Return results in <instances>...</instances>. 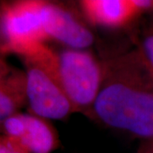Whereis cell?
Here are the masks:
<instances>
[{
  "label": "cell",
  "mask_w": 153,
  "mask_h": 153,
  "mask_svg": "<svg viewBox=\"0 0 153 153\" xmlns=\"http://www.w3.org/2000/svg\"><path fill=\"white\" fill-rule=\"evenodd\" d=\"M105 125L153 141V73L140 52L111 61L93 105Z\"/></svg>",
  "instance_id": "cell-1"
},
{
  "label": "cell",
  "mask_w": 153,
  "mask_h": 153,
  "mask_svg": "<svg viewBox=\"0 0 153 153\" xmlns=\"http://www.w3.org/2000/svg\"><path fill=\"white\" fill-rule=\"evenodd\" d=\"M36 61L60 84L75 111L93 106L103 72L91 54L76 49L55 54L45 48L38 54Z\"/></svg>",
  "instance_id": "cell-2"
},
{
  "label": "cell",
  "mask_w": 153,
  "mask_h": 153,
  "mask_svg": "<svg viewBox=\"0 0 153 153\" xmlns=\"http://www.w3.org/2000/svg\"><path fill=\"white\" fill-rule=\"evenodd\" d=\"M43 5L44 2L28 1L6 9L3 27L11 49L29 56L44 46L48 37L44 28Z\"/></svg>",
  "instance_id": "cell-3"
},
{
  "label": "cell",
  "mask_w": 153,
  "mask_h": 153,
  "mask_svg": "<svg viewBox=\"0 0 153 153\" xmlns=\"http://www.w3.org/2000/svg\"><path fill=\"white\" fill-rule=\"evenodd\" d=\"M27 76L26 92L30 106L41 117L62 120L75 108L62 88L41 65L33 61Z\"/></svg>",
  "instance_id": "cell-4"
},
{
  "label": "cell",
  "mask_w": 153,
  "mask_h": 153,
  "mask_svg": "<svg viewBox=\"0 0 153 153\" xmlns=\"http://www.w3.org/2000/svg\"><path fill=\"white\" fill-rule=\"evenodd\" d=\"M10 139L26 152L49 153L56 146L55 134L47 123L29 115L11 116L4 121Z\"/></svg>",
  "instance_id": "cell-5"
},
{
  "label": "cell",
  "mask_w": 153,
  "mask_h": 153,
  "mask_svg": "<svg viewBox=\"0 0 153 153\" xmlns=\"http://www.w3.org/2000/svg\"><path fill=\"white\" fill-rule=\"evenodd\" d=\"M42 12L48 38H53L74 49H85L93 44V34L76 22L69 12L44 2Z\"/></svg>",
  "instance_id": "cell-6"
},
{
  "label": "cell",
  "mask_w": 153,
  "mask_h": 153,
  "mask_svg": "<svg viewBox=\"0 0 153 153\" xmlns=\"http://www.w3.org/2000/svg\"><path fill=\"white\" fill-rule=\"evenodd\" d=\"M82 8L92 23L108 27L128 24L141 12L134 0H88Z\"/></svg>",
  "instance_id": "cell-7"
},
{
  "label": "cell",
  "mask_w": 153,
  "mask_h": 153,
  "mask_svg": "<svg viewBox=\"0 0 153 153\" xmlns=\"http://www.w3.org/2000/svg\"><path fill=\"white\" fill-rule=\"evenodd\" d=\"M16 106V103L14 96L0 82V122L10 117Z\"/></svg>",
  "instance_id": "cell-8"
},
{
  "label": "cell",
  "mask_w": 153,
  "mask_h": 153,
  "mask_svg": "<svg viewBox=\"0 0 153 153\" xmlns=\"http://www.w3.org/2000/svg\"><path fill=\"white\" fill-rule=\"evenodd\" d=\"M138 51L153 73V28L143 38Z\"/></svg>",
  "instance_id": "cell-9"
},
{
  "label": "cell",
  "mask_w": 153,
  "mask_h": 153,
  "mask_svg": "<svg viewBox=\"0 0 153 153\" xmlns=\"http://www.w3.org/2000/svg\"><path fill=\"white\" fill-rule=\"evenodd\" d=\"M0 153H26V152L10 140L0 141Z\"/></svg>",
  "instance_id": "cell-10"
},
{
  "label": "cell",
  "mask_w": 153,
  "mask_h": 153,
  "mask_svg": "<svg viewBox=\"0 0 153 153\" xmlns=\"http://www.w3.org/2000/svg\"><path fill=\"white\" fill-rule=\"evenodd\" d=\"M150 153H153V141H152V146H151Z\"/></svg>",
  "instance_id": "cell-11"
},
{
  "label": "cell",
  "mask_w": 153,
  "mask_h": 153,
  "mask_svg": "<svg viewBox=\"0 0 153 153\" xmlns=\"http://www.w3.org/2000/svg\"><path fill=\"white\" fill-rule=\"evenodd\" d=\"M1 79H2V71H0V82H1Z\"/></svg>",
  "instance_id": "cell-12"
}]
</instances>
